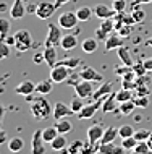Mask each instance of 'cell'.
Returning a JSON list of instances; mask_svg holds the SVG:
<instances>
[{"instance_id":"13","label":"cell","mask_w":152,"mask_h":154,"mask_svg":"<svg viewBox=\"0 0 152 154\" xmlns=\"http://www.w3.org/2000/svg\"><path fill=\"white\" fill-rule=\"evenodd\" d=\"M79 75H81L83 80L94 81V83H104V76H102L96 68H92V66H83V68L79 70Z\"/></svg>"},{"instance_id":"17","label":"cell","mask_w":152,"mask_h":154,"mask_svg":"<svg viewBox=\"0 0 152 154\" xmlns=\"http://www.w3.org/2000/svg\"><path fill=\"white\" fill-rule=\"evenodd\" d=\"M117 93H110L109 96L104 97V102H102V110L104 112H113L117 110Z\"/></svg>"},{"instance_id":"35","label":"cell","mask_w":152,"mask_h":154,"mask_svg":"<svg viewBox=\"0 0 152 154\" xmlns=\"http://www.w3.org/2000/svg\"><path fill=\"white\" fill-rule=\"evenodd\" d=\"M131 15H133V18H134V21H136V23H142V21H144V18H146V11L142 10V8H139L138 5L133 7Z\"/></svg>"},{"instance_id":"12","label":"cell","mask_w":152,"mask_h":154,"mask_svg":"<svg viewBox=\"0 0 152 154\" xmlns=\"http://www.w3.org/2000/svg\"><path fill=\"white\" fill-rule=\"evenodd\" d=\"M71 115H76L73 109L70 106L63 102H55V106H53V119L55 120H60V119H68L71 117Z\"/></svg>"},{"instance_id":"49","label":"cell","mask_w":152,"mask_h":154,"mask_svg":"<svg viewBox=\"0 0 152 154\" xmlns=\"http://www.w3.org/2000/svg\"><path fill=\"white\" fill-rule=\"evenodd\" d=\"M107 37H109V34H107L105 31H102L100 28H99V29L96 31V39H97V41H105Z\"/></svg>"},{"instance_id":"20","label":"cell","mask_w":152,"mask_h":154,"mask_svg":"<svg viewBox=\"0 0 152 154\" xmlns=\"http://www.w3.org/2000/svg\"><path fill=\"white\" fill-rule=\"evenodd\" d=\"M97 45H99V41L96 37H86L83 42H81V49L86 54H92L97 51Z\"/></svg>"},{"instance_id":"3","label":"cell","mask_w":152,"mask_h":154,"mask_svg":"<svg viewBox=\"0 0 152 154\" xmlns=\"http://www.w3.org/2000/svg\"><path fill=\"white\" fill-rule=\"evenodd\" d=\"M47 37H46V42H44V47H55V45H60L61 42V28L60 24H55V23H49L47 26Z\"/></svg>"},{"instance_id":"44","label":"cell","mask_w":152,"mask_h":154,"mask_svg":"<svg viewBox=\"0 0 152 154\" xmlns=\"http://www.w3.org/2000/svg\"><path fill=\"white\" fill-rule=\"evenodd\" d=\"M133 70L136 72L138 78H139V76H144V75L147 73V68H146V65H144V62H142V60L136 62V63L133 65Z\"/></svg>"},{"instance_id":"34","label":"cell","mask_w":152,"mask_h":154,"mask_svg":"<svg viewBox=\"0 0 152 154\" xmlns=\"http://www.w3.org/2000/svg\"><path fill=\"white\" fill-rule=\"evenodd\" d=\"M79 63H81V60L78 59V57H68V59H65V60L57 62V65H65V66H70V68H73V70H75Z\"/></svg>"},{"instance_id":"55","label":"cell","mask_w":152,"mask_h":154,"mask_svg":"<svg viewBox=\"0 0 152 154\" xmlns=\"http://www.w3.org/2000/svg\"><path fill=\"white\" fill-rule=\"evenodd\" d=\"M113 154H125V148H123V146H115Z\"/></svg>"},{"instance_id":"54","label":"cell","mask_w":152,"mask_h":154,"mask_svg":"<svg viewBox=\"0 0 152 154\" xmlns=\"http://www.w3.org/2000/svg\"><path fill=\"white\" fill-rule=\"evenodd\" d=\"M68 2H70V0H53V3H55L57 8H61L65 3H68Z\"/></svg>"},{"instance_id":"16","label":"cell","mask_w":152,"mask_h":154,"mask_svg":"<svg viewBox=\"0 0 152 154\" xmlns=\"http://www.w3.org/2000/svg\"><path fill=\"white\" fill-rule=\"evenodd\" d=\"M36 85L37 83H32V81H21L18 86L15 88V93L16 94H19V96H31V94H34V91H36Z\"/></svg>"},{"instance_id":"22","label":"cell","mask_w":152,"mask_h":154,"mask_svg":"<svg viewBox=\"0 0 152 154\" xmlns=\"http://www.w3.org/2000/svg\"><path fill=\"white\" fill-rule=\"evenodd\" d=\"M110 93H112V83L107 81V83H104V85L99 86V89H96L92 99H94V101H97V99H102V97H105V96H109Z\"/></svg>"},{"instance_id":"21","label":"cell","mask_w":152,"mask_h":154,"mask_svg":"<svg viewBox=\"0 0 152 154\" xmlns=\"http://www.w3.org/2000/svg\"><path fill=\"white\" fill-rule=\"evenodd\" d=\"M117 52H118V57H120L121 63L130 65V66H133V65H134L133 59H131V52H130V49L126 47V45H121V47H118V49H117Z\"/></svg>"},{"instance_id":"59","label":"cell","mask_w":152,"mask_h":154,"mask_svg":"<svg viewBox=\"0 0 152 154\" xmlns=\"http://www.w3.org/2000/svg\"><path fill=\"white\" fill-rule=\"evenodd\" d=\"M149 154H152V149H151V151H149Z\"/></svg>"},{"instance_id":"9","label":"cell","mask_w":152,"mask_h":154,"mask_svg":"<svg viewBox=\"0 0 152 154\" xmlns=\"http://www.w3.org/2000/svg\"><path fill=\"white\" fill-rule=\"evenodd\" d=\"M44 138H42V130H36L32 133V141H31V152L32 154H46V146H44Z\"/></svg>"},{"instance_id":"7","label":"cell","mask_w":152,"mask_h":154,"mask_svg":"<svg viewBox=\"0 0 152 154\" xmlns=\"http://www.w3.org/2000/svg\"><path fill=\"white\" fill-rule=\"evenodd\" d=\"M55 10H57L55 3H52V2H40V3H37L36 16H37L39 20H49V18H52V16H53Z\"/></svg>"},{"instance_id":"53","label":"cell","mask_w":152,"mask_h":154,"mask_svg":"<svg viewBox=\"0 0 152 154\" xmlns=\"http://www.w3.org/2000/svg\"><path fill=\"white\" fill-rule=\"evenodd\" d=\"M144 65H146L147 72H152V57H149V59L144 60Z\"/></svg>"},{"instance_id":"24","label":"cell","mask_w":152,"mask_h":154,"mask_svg":"<svg viewBox=\"0 0 152 154\" xmlns=\"http://www.w3.org/2000/svg\"><path fill=\"white\" fill-rule=\"evenodd\" d=\"M52 89H53V81L50 78L49 80H42L36 85V91L39 94H49V93H52Z\"/></svg>"},{"instance_id":"11","label":"cell","mask_w":152,"mask_h":154,"mask_svg":"<svg viewBox=\"0 0 152 154\" xmlns=\"http://www.w3.org/2000/svg\"><path fill=\"white\" fill-rule=\"evenodd\" d=\"M104 127H102L100 123H94L91 127L88 128V140L91 144H99L102 136H104Z\"/></svg>"},{"instance_id":"29","label":"cell","mask_w":152,"mask_h":154,"mask_svg":"<svg viewBox=\"0 0 152 154\" xmlns=\"http://www.w3.org/2000/svg\"><path fill=\"white\" fill-rule=\"evenodd\" d=\"M134 109H136V104H134L133 99L125 101V102H120V106H118V110H120L123 115H131Z\"/></svg>"},{"instance_id":"5","label":"cell","mask_w":152,"mask_h":154,"mask_svg":"<svg viewBox=\"0 0 152 154\" xmlns=\"http://www.w3.org/2000/svg\"><path fill=\"white\" fill-rule=\"evenodd\" d=\"M73 72H75V70L70 68V66L55 65L53 68H50V80H52L53 83H65Z\"/></svg>"},{"instance_id":"52","label":"cell","mask_w":152,"mask_h":154,"mask_svg":"<svg viewBox=\"0 0 152 154\" xmlns=\"http://www.w3.org/2000/svg\"><path fill=\"white\" fill-rule=\"evenodd\" d=\"M144 3H152V0H134L133 3H130V7H134V5H144Z\"/></svg>"},{"instance_id":"50","label":"cell","mask_w":152,"mask_h":154,"mask_svg":"<svg viewBox=\"0 0 152 154\" xmlns=\"http://www.w3.org/2000/svg\"><path fill=\"white\" fill-rule=\"evenodd\" d=\"M32 62H34V63H42V62H46V59H44V52H42V54H40V52L34 54V57H32Z\"/></svg>"},{"instance_id":"37","label":"cell","mask_w":152,"mask_h":154,"mask_svg":"<svg viewBox=\"0 0 152 154\" xmlns=\"http://www.w3.org/2000/svg\"><path fill=\"white\" fill-rule=\"evenodd\" d=\"M10 31V21L5 18H0V39L5 41L7 39V34Z\"/></svg>"},{"instance_id":"1","label":"cell","mask_w":152,"mask_h":154,"mask_svg":"<svg viewBox=\"0 0 152 154\" xmlns=\"http://www.w3.org/2000/svg\"><path fill=\"white\" fill-rule=\"evenodd\" d=\"M26 99L31 102V114L36 120H46L50 115H53L52 106L47 102L46 97H34L32 99V94H31V96H26Z\"/></svg>"},{"instance_id":"6","label":"cell","mask_w":152,"mask_h":154,"mask_svg":"<svg viewBox=\"0 0 152 154\" xmlns=\"http://www.w3.org/2000/svg\"><path fill=\"white\" fill-rule=\"evenodd\" d=\"M102 102H104V97H102V99H97V101L88 104V106H84L83 109H81V110L76 114L78 119H79V120H86V119L94 117V115H96V112L102 109Z\"/></svg>"},{"instance_id":"40","label":"cell","mask_w":152,"mask_h":154,"mask_svg":"<svg viewBox=\"0 0 152 154\" xmlns=\"http://www.w3.org/2000/svg\"><path fill=\"white\" fill-rule=\"evenodd\" d=\"M83 146H84L83 141L76 140V141H73V143L67 148V152H68V154H78V152L81 151V149H83Z\"/></svg>"},{"instance_id":"23","label":"cell","mask_w":152,"mask_h":154,"mask_svg":"<svg viewBox=\"0 0 152 154\" xmlns=\"http://www.w3.org/2000/svg\"><path fill=\"white\" fill-rule=\"evenodd\" d=\"M76 15H78V18H79V21H89L94 15V8L88 7V5H83L76 10Z\"/></svg>"},{"instance_id":"41","label":"cell","mask_w":152,"mask_h":154,"mask_svg":"<svg viewBox=\"0 0 152 154\" xmlns=\"http://www.w3.org/2000/svg\"><path fill=\"white\" fill-rule=\"evenodd\" d=\"M70 107L73 109V112H75V114H78V112H79V110L84 107V104H83V97H79V96L76 94L75 97H73L71 104H70Z\"/></svg>"},{"instance_id":"28","label":"cell","mask_w":152,"mask_h":154,"mask_svg":"<svg viewBox=\"0 0 152 154\" xmlns=\"http://www.w3.org/2000/svg\"><path fill=\"white\" fill-rule=\"evenodd\" d=\"M24 146V141L19 138V136H13L10 141H8V151L10 152H19Z\"/></svg>"},{"instance_id":"4","label":"cell","mask_w":152,"mask_h":154,"mask_svg":"<svg viewBox=\"0 0 152 154\" xmlns=\"http://www.w3.org/2000/svg\"><path fill=\"white\" fill-rule=\"evenodd\" d=\"M78 21H79V18H78L76 11H63V13H60L58 20H57V23L60 24V28L65 31L75 29Z\"/></svg>"},{"instance_id":"18","label":"cell","mask_w":152,"mask_h":154,"mask_svg":"<svg viewBox=\"0 0 152 154\" xmlns=\"http://www.w3.org/2000/svg\"><path fill=\"white\" fill-rule=\"evenodd\" d=\"M60 47L63 49V51H73L75 47H78V37H76V34H65L63 37H61Z\"/></svg>"},{"instance_id":"27","label":"cell","mask_w":152,"mask_h":154,"mask_svg":"<svg viewBox=\"0 0 152 154\" xmlns=\"http://www.w3.org/2000/svg\"><path fill=\"white\" fill-rule=\"evenodd\" d=\"M50 146H52V151H63V149H67L68 148V143H67L65 135H58L50 143Z\"/></svg>"},{"instance_id":"26","label":"cell","mask_w":152,"mask_h":154,"mask_svg":"<svg viewBox=\"0 0 152 154\" xmlns=\"http://www.w3.org/2000/svg\"><path fill=\"white\" fill-rule=\"evenodd\" d=\"M118 136V128H115V127H109V128H105V131H104V136H102V140H100V144H104V143H113V140Z\"/></svg>"},{"instance_id":"56","label":"cell","mask_w":152,"mask_h":154,"mask_svg":"<svg viewBox=\"0 0 152 154\" xmlns=\"http://www.w3.org/2000/svg\"><path fill=\"white\" fill-rule=\"evenodd\" d=\"M5 42H7L8 45H13V47H15V36H10V37H7V39H5Z\"/></svg>"},{"instance_id":"58","label":"cell","mask_w":152,"mask_h":154,"mask_svg":"<svg viewBox=\"0 0 152 154\" xmlns=\"http://www.w3.org/2000/svg\"><path fill=\"white\" fill-rule=\"evenodd\" d=\"M147 144H149V148L152 149V135L149 136V140H147Z\"/></svg>"},{"instance_id":"42","label":"cell","mask_w":152,"mask_h":154,"mask_svg":"<svg viewBox=\"0 0 152 154\" xmlns=\"http://www.w3.org/2000/svg\"><path fill=\"white\" fill-rule=\"evenodd\" d=\"M81 81H83V78H81V75L78 73V72H73V73H71V75H70V76H68V80L65 81V83L75 88V86L78 85V83H81Z\"/></svg>"},{"instance_id":"39","label":"cell","mask_w":152,"mask_h":154,"mask_svg":"<svg viewBox=\"0 0 152 154\" xmlns=\"http://www.w3.org/2000/svg\"><path fill=\"white\" fill-rule=\"evenodd\" d=\"M115 32H118L121 37H125V39H126V37L131 36V32H133V26H131V24H125V23H123L120 28L115 29Z\"/></svg>"},{"instance_id":"14","label":"cell","mask_w":152,"mask_h":154,"mask_svg":"<svg viewBox=\"0 0 152 154\" xmlns=\"http://www.w3.org/2000/svg\"><path fill=\"white\" fill-rule=\"evenodd\" d=\"M121 45H125V37H121L118 32H112L105 39L104 47H105V51H113V49H118Z\"/></svg>"},{"instance_id":"43","label":"cell","mask_w":152,"mask_h":154,"mask_svg":"<svg viewBox=\"0 0 152 154\" xmlns=\"http://www.w3.org/2000/svg\"><path fill=\"white\" fill-rule=\"evenodd\" d=\"M112 7L117 13H123V11L126 10V7H128V3H126V0H113Z\"/></svg>"},{"instance_id":"33","label":"cell","mask_w":152,"mask_h":154,"mask_svg":"<svg viewBox=\"0 0 152 154\" xmlns=\"http://www.w3.org/2000/svg\"><path fill=\"white\" fill-rule=\"evenodd\" d=\"M118 136L123 140V138H130V136H134V128L131 125H121L118 128Z\"/></svg>"},{"instance_id":"57","label":"cell","mask_w":152,"mask_h":154,"mask_svg":"<svg viewBox=\"0 0 152 154\" xmlns=\"http://www.w3.org/2000/svg\"><path fill=\"white\" fill-rule=\"evenodd\" d=\"M147 47H152V37H149V39H146V42H144Z\"/></svg>"},{"instance_id":"30","label":"cell","mask_w":152,"mask_h":154,"mask_svg":"<svg viewBox=\"0 0 152 154\" xmlns=\"http://www.w3.org/2000/svg\"><path fill=\"white\" fill-rule=\"evenodd\" d=\"M58 135H60V133L57 131L55 127H47V128H44V130H42V138H44L46 143H52V141L55 140Z\"/></svg>"},{"instance_id":"2","label":"cell","mask_w":152,"mask_h":154,"mask_svg":"<svg viewBox=\"0 0 152 154\" xmlns=\"http://www.w3.org/2000/svg\"><path fill=\"white\" fill-rule=\"evenodd\" d=\"M32 47V36L28 29H18L15 32V49L18 52H26Z\"/></svg>"},{"instance_id":"36","label":"cell","mask_w":152,"mask_h":154,"mask_svg":"<svg viewBox=\"0 0 152 154\" xmlns=\"http://www.w3.org/2000/svg\"><path fill=\"white\" fill-rule=\"evenodd\" d=\"M133 101L136 104V107H141V109H146L149 106V97L147 96H141V94H134L133 96Z\"/></svg>"},{"instance_id":"25","label":"cell","mask_w":152,"mask_h":154,"mask_svg":"<svg viewBox=\"0 0 152 154\" xmlns=\"http://www.w3.org/2000/svg\"><path fill=\"white\" fill-rule=\"evenodd\" d=\"M55 128H57V131H58L60 135H67V133L71 131L73 125H71V122H70L68 119H60V120H57Z\"/></svg>"},{"instance_id":"8","label":"cell","mask_w":152,"mask_h":154,"mask_svg":"<svg viewBox=\"0 0 152 154\" xmlns=\"http://www.w3.org/2000/svg\"><path fill=\"white\" fill-rule=\"evenodd\" d=\"M75 93L79 96V97H92L94 93H96V88H94V81H88L83 80L81 83H78L75 86Z\"/></svg>"},{"instance_id":"47","label":"cell","mask_w":152,"mask_h":154,"mask_svg":"<svg viewBox=\"0 0 152 154\" xmlns=\"http://www.w3.org/2000/svg\"><path fill=\"white\" fill-rule=\"evenodd\" d=\"M151 135H152V131H149V130H138V131H134V138H136L138 141H147Z\"/></svg>"},{"instance_id":"46","label":"cell","mask_w":152,"mask_h":154,"mask_svg":"<svg viewBox=\"0 0 152 154\" xmlns=\"http://www.w3.org/2000/svg\"><path fill=\"white\" fill-rule=\"evenodd\" d=\"M131 70H133V66H130V65H125V63H123V65L115 66L113 72H115V75H118V76H121V78H123L126 73H128V72H131Z\"/></svg>"},{"instance_id":"45","label":"cell","mask_w":152,"mask_h":154,"mask_svg":"<svg viewBox=\"0 0 152 154\" xmlns=\"http://www.w3.org/2000/svg\"><path fill=\"white\" fill-rule=\"evenodd\" d=\"M113 151H115V144L113 143L99 144V154H113Z\"/></svg>"},{"instance_id":"15","label":"cell","mask_w":152,"mask_h":154,"mask_svg":"<svg viewBox=\"0 0 152 154\" xmlns=\"http://www.w3.org/2000/svg\"><path fill=\"white\" fill-rule=\"evenodd\" d=\"M26 5H24V0H13L10 7V16L13 20H21L26 15Z\"/></svg>"},{"instance_id":"38","label":"cell","mask_w":152,"mask_h":154,"mask_svg":"<svg viewBox=\"0 0 152 154\" xmlns=\"http://www.w3.org/2000/svg\"><path fill=\"white\" fill-rule=\"evenodd\" d=\"M138 143H139V141L134 138V136H130V138H123L121 140V146L125 149H131V151L138 146Z\"/></svg>"},{"instance_id":"32","label":"cell","mask_w":152,"mask_h":154,"mask_svg":"<svg viewBox=\"0 0 152 154\" xmlns=\"http://www.w3.org/2000/svg\"><path fill=\"white\" fill-rule=\"evenodd\" d=\"M133 96H134V93L131 89L121 88L120 91H117V101H118V104L125 102V101H130V99H133Z\"/></svg>"},{"instance_id":"31","label":"cell","mask_w":152,"mask_h":154,"mask_svg":"<svg viewBox=\"0 0 152 154\" xmlns=\"http://www.w3.org/2000/svg\"><path fill=\"white\" fill-rule=\"evenodd\" d=\"M100 29L105 31L107 34H112V32H115V18H107V20H102L100 23Z\"/></svg>"},{"instance_id":"48","label":"cell","mask_w":152,"mask_h":154,"mask_svg":"<svg viewBox=\"0 0 152 154\" xmlns=\"http://www.w3.org/2000/svg\"><path fill=\"white\" fill-rule=\"evenodd\" d=\"M0 51H2V54H0L2 59H7V57L10 55V45H8L5 41H2V42H0Z\"/></svg>"},{"instance_id":"51","label":"cell","mask_w":152,"mask_h":154,"mask_svg":"<svg viewBox=\"0 0 152 154\" xmlns=\"http://www.w3.org/2000/svg\"><path fill=\"white\" fill-rule=\"evenodd\" d=\"M36 10H37V3H28V5H26V11H28V13H34L36 15Z\"/></svg>"},{"instance_id":"10","label":"cell","mask_w":152,"mask_h":154,"mask_svg":"<svg viewBox=\"0 0 152 154\" xmlns=\"http://www.w3.org/2000/svg\"><path fill=\"white\" fill-rule=\"evenodd\" d=\"M115 15H117V11L113 10L112 5H105V3H97V5H94V16H97L99 20L113 18Z\"/></svg>"},{"instance_id":"19","label":"cell","mask_w":152,"mask_h":154,"mask_svg":"<svg viewBox=\"0 0 152 154\" xmlns=\"http://www.w3.org/2000/svg\"><path fill=\"white\" fill-rule=\"evenodd\" d=\"M44 59H46V63L53 68L58 62V55H57V49L55 47H46L44 49Z\"/></svg>"}]
</instances>
